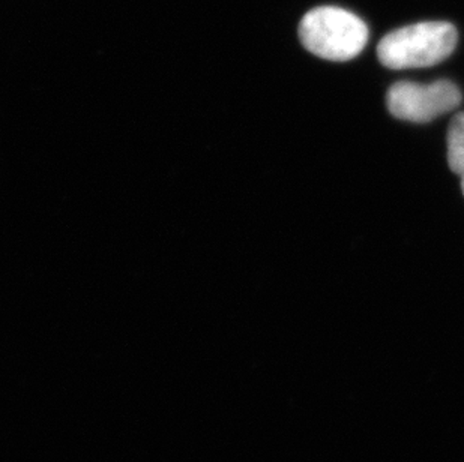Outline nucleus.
<instances>
[{"instance_id":"1","label":"nucleus","mask_w":464,"mask_h":462,"mask_svg":"<svg viewBox=\"0 0 464 462\" xmlns=\"http://www.w3.org/2000/svg\"><path fill=\"white\" fill-rule=\"evenodd\" d=\"M457 40L451 23H416L388 34L377 45V57L391 70L427 68L451 56Z\"/></svg>"},{"instance_id":"2","label":"nucleus","mask_w":464,"mask_h":462,"mask_svg":"<svg viewBox=\"0 0 464 462\" xmlns=\"http://www.w3.org/2000/svg\"><path fill=\"white\" fill-rule=\"evenodd\" d=\"M299 40L314 56L333 62L352 61L367 45L368 27L346 9L319 6L304 15Z\"/></svg>"},{"instance_id":"3","label":"nucleus","mask_w":464,"mask_h":462,"mask_svg":"<svg viewBox=\"0 0 464 462\" xmlns=\"http://www.w3.org/2000/svg\"><path fill=\"white\" fill-rule=\"evenodd\" d=\"M461 92L450 80H438L431 84L400 82L386 93V105L391 114L408 122H431L439 116L457 109Z\"/></svg>"},{"instance_id":"4","label":"nucleus","mask_w":464,"mask_h":462,"mask_svg":"<svg viewBox=\"0 0 464 462\" xmlns=\"http://www.w3.org/2000/svg\"><path fill=\"white\" fill-rule=\"evenodd\" d=\"M448 164L452 173L464 176V113L451 119L448 128Z\"/></svg>"},{"instance_id":"5","label":"nucleus","mask_w":464,"mask_h":462,"mask_svg":"<svg viewBox=\"0 0 464 462\" xmlns=\"http://www.w3.org/2000/svg\"><path fill=\"white\" fill-rule=\"evenodd\" d=\"M461 189H463L464 194V176H461Z\"/></svg>"}]
</instances>
